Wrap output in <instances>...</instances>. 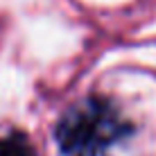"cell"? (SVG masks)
<instances>
[{
  "instance_id": "2",
  "label": "cell",
  "mask_w": 156,
  "mask_h": 156,
  "mask_svg": "<svg viewBox=\"0 0 156 156\" xmlns=\"http://www.w3.org/2000/svg\"><path fill=\"white\" fill-rule=\"evenodd\" d=\"M0 156H36V152L23 133H12L0 138Z\"/></svg>"
},
{
  "instance_id": "1",
  "label": "cell",
  "mask_w": 156,
  "mask_h": 156,
  "mask_svg": "<svg viewBox=\"0 0 156 156\" xmlns=\"http://www.w3.org/2000/svg\"><path fill=\"white\" fill-rule=\"evenodd\" d=\"M131 125L111 100L100 95L77 100L66 109L55 127L57 145L63 156H100L129 136Z\"/></svg>"
}]
</instances>
